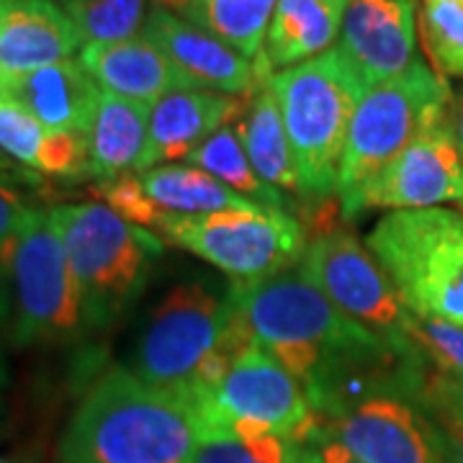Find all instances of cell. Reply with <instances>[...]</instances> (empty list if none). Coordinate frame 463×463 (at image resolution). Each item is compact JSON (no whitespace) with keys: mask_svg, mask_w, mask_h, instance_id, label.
I'll return each mask as SVG.
<instances>
[{"mask_svg":"<svg viewBox=\"0 0 463 463\" xmlns=\"http://www.w3.org/2000/svg\"><path fill=\"white\" fill-rule=\"evenodd\" d=\"M203 443L196 407L183 392L157 389L132 368H111L75 410L65 463H191Z\"/></svg>","mask_w":463,"mask_h":463,"instance_id":"1","label":"cell"},{"mask_svg":"<svg viewBox=\"0 0 463 463\" xmlns=\"http://www.w3.org/2000/svg\"><path fill=\"white\" fill-rule=\"evenodd\" d=\"M297 165L298 196L309 203L332 199L350 121L365 83L340 47L317 54L270 78Z\"/></svg>","mask_w":463,"mask_h":463,"instance_id":"2","label":"cell"},{"mask_svg":"<svg viewBox=\"0 0 463 463\" xmlns=\"http://www.w3.org/2000/svg\"><path fill=\"white\" fill-rule=\"evenodd\" d=\"M227 297L245 315L255 340L304 383L327 355L381 337L343 315L301 260L273 276L234 281Z\"/></svg>","mask_w":463,"mask_h":463,"instance_id":"3","label":"cell"},{"mask_svg":"<svg viewBox=\"0 0 463 463\" xmlns=\"http://www.w3.org/2000/svg\"><path fill=\"white\" fill-rule=\"evenodd\" d=\"M50 214L78 283L83 327H111L139 298L163 242L103 201L62 203Z\"/></svg>","mask_w":463,"mask_h":463,"instance_id":"4","label":"cell"},{"mask_svg":"<svg viewBox=\"0 0 463 463\" xmlns=\"http://www.w3.org/2000/svg\"><path fill=\"white\" fill-rule=\"evenodd\" d=\"M365 248L414 317L463 327V214L440 206L392 212Z\"/></svg>","mask_w":463,"mask_h":463,"instance_id":"5","label":"cell"},{"mask_svg":"<svg viewBox=\"0 0 463 463\" xmlns=\"http://www.w3.org/2000/svg\"><path fill=\"white\" fill-rule=\"evenodd\" d=\"M450 100L453 93L446 80L420 60L397 78L368 88L350 121L337 173L335 196L340 209H345L414 139L446 124Z\"/></svg>","mask_w":463,"mask_h":463,"instance_id":"6","label":"cell"},{"mask_svg":"<svg viewBox=\"0 0 463 463\" xmlns=\"http://www.w3.org/2000/svg\"><path fill=\"white\" fill-rule=\"evenodd\" d=\"M14 340L18 345L62 343L83 327L80 297L65 245L50 212L29 209L14 240Z\"/></svg>","mask_w":463,"mask_h":463,"instance_id":"7","label":"cell"},{"mask_svg":"<svg viewBox=\"0 0 463 463\" xmlns=\"http://www.w3.org/2000/svg\"><path fill=\"white\" fill-rule=\"evenodd\" d=\"M157 232L240 281L273 276L304 258V227L286 212L263 206L216 214L165 212Z\"/></svg>","mask_w":463,"mask_h":463,"instance_id":"8","label":"cell"},{"mask_svg":"<svg viewBox=\"0 0 463 463\" xmlns=\"http://www.w3.org/2000/svg\"><path fill=\"white\" fill-rule=\"evenodd\" d=\"M230 319V297L201 281L175 283L152 309L134 353V373L170 392H185Z\"/></svg>","mask_w":463,"mask_h":463,"instance_id":"9","label":"cell"},{"mask_svg":"<svg viewBox=\"0 0 463 463\" xmlns=\"http://www.w3.org/2000/svg\"><path fill=\"white\" fill-rule=\"evenodd\" d=\"M301 265L353 322L394 343L412 340L417 317L407 309L373 252L353 232L340 227L315 237L304 250Z\"/></svg>","mask_w":463,"mask_h":463,"instance_id":"10","label":"cell"},{"mask_svg":"<svg viewBox=\"0 0 463 463\" xmlns=\"http://www.w3.org/2000/svg\"><path fill=\"white\" fill-rule=\"evenodd\" d=\"M188 399L199 414L203 443L227 438V422L232 420L260 422L283 438H291L312 414L304 386L258 340L212 394Z\"/></svg>","mask_w":463,"mask_h":463,"instance_id":"11","label":"cell"},{"mask_svg":"<svg viewBox=\"0 0 463 463\" xmlns=\"http://www.w3.org/2000/svg\"><path fill=\"white\" fill-rule=\"evenodd\" d=\"M463 203V155L446 124L414 139L392 165L343 209L353 219L368 209H435L440 203Z\"/></svg>","mask_w":463,"mask_h":463,"instance_id":"12","label":"cell"},{"mask_svg":"<svg viewBox=\"0 0 463 463\" xmlns=\"http://www.w3.org/2000/svg\"><path fill=\"white\" fill-rule=\"evenodd\" d=\"M330 435L364 463H443L446 435L414 399L373 397L332 420Z\"/></svg>","mask_w":463,"mask_h":463,"instance_id":"13","label":"cell"},{"mask_svg":"<svg viewBox=\"0 0 463 463\" xmlns=\"http://www.w3.org/2000/svg\"><path fill=\"white\" fill-rule=\"evenodd\" d=\"M142 33L165 52L167 60L178 67V72L194 90L248 96L250 90L270 80V65L265 54L258 60H248L222 39H216L214 33L165 8L152 5Z\"/></svg>","mask_w":463,"mask_h":463,"instance_id":"14","label":"cell"},{"mask_svg":"<svg viewBox=\"0 0 463 463\" xmlns=\"http://www.w3.org/2000/svg\"><path fill=\"white\" fill-rule=\"evenodd\" d=\"M337 47L365 88L402 75L417 62L414 0H347Z\"/></svg>","mask_w":463,"mask_h":463,"instance_id":"15","label":"cell"},{"mask_svg":"<svg viewBox=\"0 0 463 463\" xmlns=\"http://www.w3.org/2000/svg\"><path fill=\"white\" fill-rule=\"evenodd\" d=\"M0 93L24 106L47 132L88 134L103 90L80 60H65L21 75H0Z\"/></svg>","mask_w":463,"mask_h":463,"instance_id":"16","label":"cell"},{"mask_svg":"<svg viewBox=\"0 0 463 463\" xmlns=\"http://www.w3.org/2000/svg\"><path fill=\"white\" fill-rule=\"evenodd\" d=\"M245 100L212 90H173L149 106V142L142 173L188 160L224 124L245 114ZM139 173V175H142Z\"/></svg>","mask_w":463,"mask_h":463,"instance_id":"17","label":"cell"},{"mask_svg":"<svg viewBox=\"0 0 463 463\" xmlns=\"http://www.w3.org/2000/svg\"><path fill=\"white\" fill-rule=\"evenodd\" d=\"M78 60L106 93L145 106L173 90H194L165 52L145 33L114 44H85Z\"/></svg>","mask_w":463,"mask_h":463,"instance_id":"18","label":"cell"},{"mask_svg":"<svg viewBox=\"0 0 463 463\" xmlns=\"http://www.w3.org/2000/svg\"><path fill=\"white\" fill-rule=\"evenodd\" d=\"M83 36L60 0H18L0 21V75L65 62Z\"/></svg>","mask_w":463,"mask_h":463,"instance_id":"19","label":"cell"},{"mask_svg":"<svg viewBox=\"0 0 463 463\" xmlns=\"http://www.w3.org/2000/svg\"><path fill=\"white\" fill-rule=\"evenodd\" d=\"M90 175L100 183L142 173L149 142V106L100 93L90 132Z\"/></svg>","mask_w":463,"mask_h":463,"instance_id":"20","label":"cell"},{"mask_svg":"<svg viewBox=\"0 0 463 463\" xmlns=\"http://www.w3.org/2000/svg\"><path fill=\"white\" fill-rule=\"evenodd\" d=\"M347 0H279L265 36L270 67H297L330 50L340 33Z\"/></svg>","mask_w":463,"mask_h":463,"instance_id":"21","label":"cell"},{"mask_svg":"<svg viewBox=\"0 0 463 463\" xmlns=\"http://www.w3.org/2000/svg\"><path fill=\"white\" fill-rule=\"evenodd\" d=\"M237 127L255 173L281 194L283 191L298 194L297 165L270 80H265L252 90V99L248 100L245 114L240 116Z\"/></svg>","mask_w":463,"mask_h":463,"instance_id":"22","label":"cell"},{"mask_svg":"<svg viewBox=\"0 0 463 463\" xmlns=\"http://www.w3.org/2000/svg\"><path fill=\"white\" fill-rule=\"evenodd\" d=\"M147 196L170 214H216V212H248L258 209L245 196L199 167H152L139 175ZM265 209V206H263Z\"/></svg>","mask_w":463,"mask_h":463,"instance_id":"23","label":"cell"},{"mask_svg":"<svg viewBox=\"0 0 463 463\" xmlns=\"http://www.w3.org/2000/svg\"><path fill=\"white\" fill-rule=\"evenodd\" d=\"M191 165H199L203 173L214 175L216 181L230 185L234 194L245 196L258 206L265 209H276V212H286L288 199L283 196L279 188L268 185V183L255 173V167L250 163L242 137H240V127L237 121L224 124L222 129H216L203 145H201L191 157Z\"/></svg>","mask_w":463,"mask_h":463,"instance_id":"24","label":"cell"},{"mask_svg":"<svg viewBox=\"0 0 463 463\" xmlns=\"http://www.w3.org/2000/svg\"><path fill=\"white\" fill-rule=\"evenodd\" d=\"M279 0H194L188 21L214 33L248 60L263 54L265 36Z\"/></svg>","mask_w":463,"mask_h":463,"instance_id":"25","label":"cell"},{"mask_svg":"<svg viewBox=\"0 0 463 463\" xmlns=\"http://www.w3.org/2000/svg\"><path fill=\"white\" fill-rule=\"evenodd\" d=\"M70 18L88 44H114L145 32L149 0H65Z\"/></svg>","mask_w":463,"mask_h":463,"instance_id":"26","label":"cell"},{"mask_svg":"<svg viewBox=\"0 0 463 463\" xmlns=\"http://www.w3.org/2000/svg\"><path fill=\"white\" fill-rule=\"evenodd\" d=\"M420 33L435 67L463 78V0H422Z\"/></svg>","mask_w":463,"mask_h":463,"instance_id":"27","label":"cell"},{"mask_svg":"<svg viewBox=\"0 0 463 463\" xmlns=\"http://www.w3.org/2000/svg\"><path fill=\"white\" fill-rule=\"evenodd\" d=\"M47 129L24 106L0 93V149L21 165L36 170Z\"/></svg>","mask_w":463,"mask_h":463,"instance_id":"28","label":"cell"},{"mask_svg":"<svg viewBox=\"0 0 463 463\" xmlns=\"http://www.w3.org/2000/svg\"><path fill=\"white\" fill-rule=\"evenodd\" d=\"M36 170L62 181H80L90 175V142L83 132H47L39 149Z\"/></svg>","mask_w":463,"mask_h":463,"instance_id":"29","label":"cell"},{"mask_svg":"<svg viewBox=\"0 0 463 463\" xmlns=\"http://www.w3.org/2000/svg\"><path fill=\"white\" fill-rule=\"evenodd\" d=\"M100 199L109 209H114L116 214L124 216L127 222H132L137 227L149 232L160 230L165 209H160L155 201L149 199L142 178L139 175H121L116 181L100 183Z\"/></svg>","mask_w":463,"mask_h":463,"instance_id":"30","label":"cell"},{"mask_svg":"<svg viewBox=\"0 0 463 463\" xmlns=\"http://www.w3.org/2000/svg\"><path fill=\"white\" fill-rule=\"evenodd\" d=\"M412 337L428 353L432 364L450 371L463 381V327L438 322V319H414Z\"/></svg>","mask_w":463,"mask_h":463,"instance_id":"31","label":"cell"},{"mask_svg":"<svg viewBox=\"0 0 463 463\" xmlns=\"http://www.w3.org/2000/svg\"><path fill=\"white\" fill-rule=\"evenodd\" d=\"M26 212L29 209L16 191L11 185H0V268H8L11 263L14 240Z\"/></svg>","mask_w":463,"mask_h":463,"instance_id":"32","label":"cell"},{"mask_svg":"<svg viewBox=\"0 0 463 463\" xmlns=\"http://www.w3.org/2000/svg\"><path fill=\"white\" fill-rule=\"evenodd\" d=\"M191 463H260L248 448L232 438H214L201 443Z\"/></svg>","mask_w":463,"mask_h":463,"instance_id":"33","label":"cell"},{"mask_svg":"<svg viewBox=\"0 0 463 463\" xmlns=\"http://www.w3.org/2000/svg\"><path fill=\"white\" fill-rule=\"evenodd\" d=\"M312 453H315V463H364L358 461L343 443H337L335 438L319 443L317 448H312Z\"/></svg>","mask_w":463,"mask_h":463,"instance_id":"34","label":"cell"},{"mask_svg":"<svg viewBox=\"0 0 463 463\" xmlns=\"http://www.w3.org/2000/svg\"><path fill=\"white\" fill-rule=\"evenodd\" d=\"M443 435H446L443 463H463V422L443 428Z\"/></svg>","mask_w":463,"mask_h":463,"instance_id":"35","label":"cell"},{"mask_svg":"<svg viewBox=\"0 0 463 463\" xmlns=\"http://www.w3.org/2000/svg\"><path fill=\"white\" fill-rule=\"evenodd\" d=\"M448 127H450V132L456 137V145H458V149H461L463 155V93L453 96V100H450V109H448Z\"/></svg>","mask_w":463,"mask_h":463,"instance_id":"36","label":"cell"},{"mask_svg":"<svg viewBox=\"0 0 463 463\" xmlns=\"http://www.w3.org/2000/svg\"><path fill=\"white\" fill-rule=\"evenodd\" d=\"M14 181H21V183H36L33 175L29 173H21L11 160H5L3 155H0V185H11Z\"/></svg>","mask_w":463,"mask_h":463,"instance_id":"37","label":"cell"},{"mask_svg":"<svg viewBox=\"0 0 463 463\" xmlns=\"http://www.w3.org/2000/svg\"><path fill=\"white\" fill-rule=\"evenodd\" d=\"M191 3L194 0H152V5H157V8H165L170 14H175V16H188L191 14Z\"/></svg>","mask_w":463,"mask_h":463,"instance_id":"38","label":"cell"},{"mask_svg":"<svg viewBox=\"0 0 463 463\" xmlns=\"http://www.w3.org/2000/svg\"><path fill=\"white\" fill-rule=\"evenodd\" d=\"M16 3H18V0H0V21L8 16V11H11V8H14Z\"/></svg>","mask_w":463,"mask_h":463,"instance_id":"39","label":"cell"}]
</instances>
